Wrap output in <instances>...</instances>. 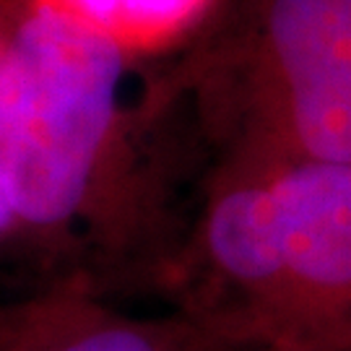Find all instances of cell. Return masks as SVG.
Returning a JSON list of instances; mask_svg holds the SVG:
<instances>
[{
    "label": "cell",
    "instance_id": "cell-2",
    "mask_svg": "<svg viewBox=\"0 0 351 351\" xmlns=\"http://www.w3.org/2000/svg\"><path fill=\"white\" fill-rule=\"evenodd\" d=\"M130 58L112 39L32 5L0 73V180L21 234L65 242L84 221L133 219L138 130L164 110L159 86L128 101Z\"/></svg>",
    "mask_w": 351,
    "mask_h": 351
},
{
    "label": "cell",
    "instance_id": "cell-1",
    "mask_svg": "<svg viewBox=\"0 0 351 351\" xmlns=\"http://www.w3.org/2000/svg\"><path fill=\"white\" fill-rule=\"evenodd\" d=\"M162 281L226 351H351V162L211 167Z\"/></svg>",
    "mask_w": 351,
    "mask_h": 351
},
{
    "label": "cell",
    "instance_id": "cell-3",
    "mask_svg": "<svg viewBox=\"0 0 351 351\" xmlns=\"http://www.w3.org/2000/svg\"><path fill=\"white\" fill-rule=\"evenodd\" d=\"M164 86L213 167L351 162V0H224Z\"/></svg>",
    "mask_w": 351,
    "mask_h": 351
},
{
    "label": "cell",
    "instance_id": "cell-7",
    "mask_svg": "<svg viewBox=\"0 0 351 351\" xmlns=\"http://www.w3.org/2000/svg\"><path fill=\"white\" fill-rule=\"evenodd\" d=\"M11 234H21V232H19V219H16V211L8 198V190L0 180V245L5 239H11Z\"/></svg>",
    "mask_w": 351,
    "mask_h": 351
},
{
    "label": "cell",
    "instance_id": "cell-5",
    "mask_svg": "<svg viewBox=\"0 0 351 351\" xmlns=\"http://www.w3.org/2000/svg\"><path fill=\"white\" fill-rule=\"evenodd\" d=\"M112 39L130 58L180 47L208 24L224 0H29Z\"/></svg>",
    "mask_w": 351,
    "mask_h": 351
},
{
    "label": "cell",
    "instance_id": "cell-6",
    "mask_svg": "<svg viewBox=\"0 0 351 351\" xmlns=\"http://www.w3.org/2000/svg\"><path fill=\"white\" fill-rule=\"evenodd\" d=\"M32 302H16L0 307V351H16L32 315Z\"/></svg>",
    "mask_w": 351,
    "mask_h": 351
},
{
    "label": "cell",
    "instance_id": "cell-4",
    "mask_svg": "<svg viewBox=\"0 0 351 351\" xmlns=\"http://www.w3.org/2000/svg\"><path fill=\"white\" fill-rule=\"evenodd\" d=\"M16 351H226L195 323L136 317L114 310L86 287H68L32 302Z\"/></svg>",
    "mask_w": 351,
    "mask_h": 351
},
{
    "label": "cell",
    "instance_id": "cell-8",
    "mask_svg": "<svg viewBox=\"0 0 351 351\" xmlns=\"http://www.w3.org/2000/svg\"><path fill=\"white\" fill-rule=\"evenodd\" d=\"M16 19H8L5 11L0 8V73H3V65H5V55H8V45H11V34Z\"/></svg>",
    "mask_w": 351,
    "mask_h": 351
}]
</instances>
